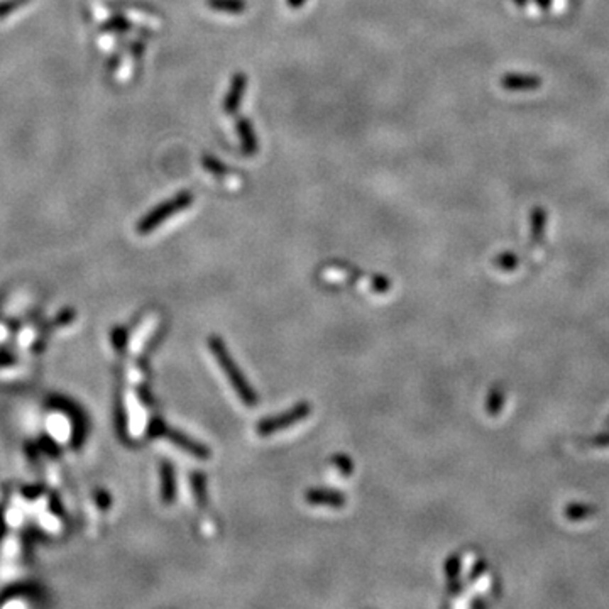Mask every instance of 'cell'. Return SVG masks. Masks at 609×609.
<instances>
[{
    "mask_svg": "<svg viewBox=\"0 0 609 609\" xmlns=\"http://www.w3.org/2000/svg\"><path fill=\"white\" fill-rule=\"evenodd\" d=\"M104 28L107 29V31H117V33H126V31L131 29V24L126 19H124L122 16H116V17H112V19H110L109 22H105Z\"/></svg>",
    "mask_w": 609,
    "mask_h": 609,
    "instance_id": "obj_20",
    "label": "cell"
},
{
    "mask_svg": "<svg viewBox=\"0 0 609 609\" xmlns=\"http://www.w3.org/2000/svg\"><path fill=\"white\" fill-rule=\"evenodd\" d=\"M332 462H334V466L337 467V469L341 471L344 476H351V472L354 471V464H352L351 459H349L347 456H342V454L341 456H335Z\"/></svg>",
    "mask_w": 609,
    "mask_h": 609,
    "instance_id": "obj_21",
    "label": "cell"
},
{
    "mask_svg": "<svg viewBox=\"0 0 609 609\" xmlns=\"http://www.w3.org/2000/svg\"><path fill=\"white\" fill-rule=\"evenodd\" d=\"M193 203V193L192 192H180L178 195L171 197L170 200L160 203L158 207H154V209L149 212V214H146L143 219H141V222L138 224V232L143 234H151L154 229L160 227L163 222H166L168 219L173 217L175 214H180V212L188 209L190 205Z\"/></svg>",
    "mask_w": 609,
    "mask_h": 609,
    "instance_id": "obj_2",
    "label": "cell"
},
{
    "mask_svg": "<svg viewBox=\"0 0 609 609\" xmlns=\"http://www.w3.org/2000/svg\"><path fill=\"white\" fill-rule=\"evenodd\" d=\"M212 11L225 12V14H241L247 9L246 0H207Z\"/></svg>",
    "mask_w": 609,
    "mask_h": 609,
    "instance_id": "obj_11",
    "label": "cell"
},
{
    "mask_svg": "<svg viewBox=\"0 0 609 609\" xmlns=\"http://www.w3.org/2000/svg\"><path fill=\"white\" fill-rule=\"evenodd\" d=\"M515 2H516V4H518V6H520V7H523V6H527V2H528V0H515Z\"/></svg>",
    "mask_w": 609,
    "mask_h": 609,
    "instance_id": "obj_26",
    "label": "cell"
},
{
    "mask_svg": "<svg viewBox=\"0 0 609 609\" xmlns=\"http://www.w3.org/2000/svg\"><path fill=\"white\" fill-rule=\"evenodd\" d=\"M461 569H462V560L459 555H452V557L445 562V574H447V577L452 582L457 581L459 574H461Z\"/></svg>",
    "mask_w": 609,
    "mask_h": 609,
    "instance_id": "obj_18",
    "label": "cell"
},
{
    "mask_svg": "<svg viewBox=\"0 0 609 609\" xmlns=\"http://www.w3.org/2000/svg\"><path fill=\"white\" fill-rule=\"evenodd\" d=\"M304 2H307V0H288V6L291 9H300L304 6Z\"/></svg>",
    "mask_w": 609,
    "mask_h": 609,
    "instance_id": "obj_24",
    "label": "cell"
},
{
    "mask_svg": "<svg viewBox=\"0 0 609 609\" xmlns=\"http://www.w3.org/2000/svg\"><path fill=\"white\" fill-rule=\"evenodd\" d=\"M202 165H203V168H205L207 171H209V173L214 175L215 178H217V176H219V178H224V176L229 173L227 168L224 166L222 161L217 160V158H214V156H209V154L202 158Z\"/></svg>",
    "mask_w": 609,
    "mask_h": 609,
    "instance_id": "obj_15",
    "label": "cell"
},
{
    "mask_svg": "<svg viewBox=\"0 0 609 609\" xmlns=\"http://www.w3.org/2000/svg\"><path fill=\"white\" fill-rule=\"evenodd\" d=\"M236 129H237V136H239L241 141V148L242 153L246 154V156H254L256 153H258L259 149V141L258 136H256L253 124L247 117H239L237 119L236 124Z\"/></svg>",
    "mask_w": 609,
    "mask_h": 609,
    "instance_id": "obj_7",
    "label": "cell"
},
{
    "mask_svg": "<svg viewBox=\"0 0 609 609\" xmlns=\"http://www.w3.org/2000/svg\"><path fill=\"white\" fill-rule=\"evenodd\" d=\"M310 413H312L310 403L303 401V403L295 405L293 408L288 410V412L275 415V417L263 418V420L256 425V432H258V435L261 437L273 435L276 434V432L285 430V428H290L291 425H295V423L304 420Z\"/></svg>",
    "mask_w": 609,
    "mask_h": 609,
    "instance_id": "obj_3",
    "label": "cell"
},
{
    "mask_svg": "<svg viewBox=\"0 0 609 609\" xmlns=\"http://www.w3.org/2000/svg\"><path fill=\"white\" fill-rule=\"evenodd\" d=\"M371 286H373L376 293H386L390 290V281L385 276H374L373 281H371Z\"/></svg>",
    "mask_w": 609,
    "mask_h": 609,
    "instance_id": "obj_22",
    "label": "cell"
},
{
    "mask_svg": "<svg viewBox=\"0 0 609 609\" xmlns=\"http://www.w3.org/2000/svg\"><path fill=\"white\" fill-rule=\"evenodd\" d=\"M596 513H598V506L589 505V503H571V505L564 508V516H566V520L574 523L586 522V520L594 518Z\"/></svg>",
    "mask_w": 609,
    "mask_h": 609,
    "instance_id": "obj_9",
    "label": "cell"
},
{
    "mask_svg": "<svg viewBox=\"0 0 609 609\" xmlns=\"http://www.w3.org/2000/svg\"><path fill=\"white\" fill-rule=\"evenodd\" d=\"M168 435H170V439L173 440L175 444H178L180 447H182L183 450H187V452L193 454V456H195V457H198V459L210 457L209 447H205V445L195 442V440H192V439H190V437L180 434V432H170V434H168Z\"/></svg>",
    "mask_w": 609,
    "mask_h": 609,
    "instance_id": "obj_10",
    "label": "cell"
},
{
    "mask_svg": "<svg viewBox=\"0 0 609 609\" xmlns=\"http://www.w3.org/2000/svg\"><path fill=\"white\" fill-rule=\"evenodd\" d=\"M304 500L308 505L313 506H329V508H342L346 506V494L332 491V489H308L304 493Z\"/></svg>",
    "mask_w": 609,
    "mask_h": 609,
    "instance_id": "obj_5",
    "label": "cell"
},
{
    "mask_svg": "<svg viewBox=\"0 0 609 609\" xmlns=\"http://www.w3.org/2000/svg\"><path fill=\"white\" fill-rule=\"evenodd\" d=\"M505 403H506L505 391H503L501 388H493L486 400V412L491 415V417H498V415L503 412V408H505Z\"/></svg>",
    "mask_w": 609,
    "mask_h": 609,
    "instance_id": "obj_12",
    "label": "cell"
},
{
    "mask_svg": "<svg viewBox=\"0 0 609 609\" xmlns=\"http://www.w3.org/2000/svg\"><path fill=\"white\" fill-rule=\"evenodd\" d=\"M501 87L510 92H532L542 87V80L537 75L508 73L501 78Z\"/></svg>",
    "mask_w": 609,
    "mask_h": 609,
    "instance_id": "obj_6",
    "label": "cell"
},
{
    "mask_svg": "<svg viewBox=\"0 0 609 609\" xmlns=\"http://www.w3.org/2000/svg\"><path fill=\"white\" fill-rule=\"evenodd\" d=\"M176 494L175 488V476H173V467L170 464L163 466V498L166 503H173Z\"/></svg>",
    "mask_w": 609,
    "mask_h": 609,
    "instance_id": "obj_13",
    "label": "cell"
},
{
    "mask_svg": "<svg viewBox=\"0 0 609 609\" xmlns=\"http://www.w3.org/2000/svg\"><path fill=\"white\" fill-rule=\"evenodd\" d=\"M606 425H608V427H609V418H608V420H606Z\"/></svg>",
    "mask_w": 609,
    "mask_h": 609,
    "instance_id": "obj_27",
    "label": "cell"
},
{
    "mask_svg": "<svg viewBox=\"0 0 609 609\" xmlns=\"http://www.w3.org/2000/svg\"><path fill=\"white\" fill-rule=\"evenodd\" d=\"M547 231V210L544 207H535L530 215V237H532V244L538 246L545 239Z\"/></svg>",
    "mask_w": 609,
    "mask_h": 609,
    "instance_id": "obj_8",
    "label": "cell"
},
{
    "mask_svg": "<svg viewBox=\"0 0 609 609\" xmlns=\"http://www.w3.org/2000/svg\"><path fill=\"white\" fill-rule=\"evenodd\" d=\"M247 90V77L244 73H236L234 75L231 87H229L227 95L224 99V112L227 116H234L241 107V102L244 99V94Z\"/></svg>",
    "mask_w": 609,
    "mask_h": 609,
    "instance_id": "obj_4",
    "label": "cell"
},
{
    "mask_svg": "<svg viewBox=\"0 0 609 609\" xmlns=\"http://www.w3.org/2000/svg\"><path fill=\"white\" fill-rule=\"evenodd\" d=\"M209 347L215 359L219 361L220 368H222L225 376H227L229 383H231L234 390H236L237 396L242 400V403H246L247 406H254L258 403V395H256L253 388H251L249 383H247L244 374H242L239 368H237L236 361H234L231 354L227 352V347H225L222 339H220L219 335H212L209 341Z\"/></svg>",
    "mask_w": 609,
    "mask_h": 609,
    "instance_id": "obj_1",
    "label": "cell"
},
{
    "mask_svg": "<svg viewBox=\"0 0 609 609\" xmlns=\"http://www.w3.org/2000/svg\"><path fill=\"white\" fill-rule=\"evenodd\" d=\"M29 0H0V21L6 19L12 12H16L17 9L26 6Z\"/></svg>",
    "mask_w": 609,
    "mask_h": 609,
    "instance_id": "obj_17",
    "label": "cell"
},
{
    "mask_svg": "<svg viewBox=\"0 0 609 609\" xmlns=\"http://www.w3.org/2000/svg\"><path fill=\"white\" fill-rule=\"evenodd\" d=\"M493 263H494V266L500 269V271L511 273L520 266V258L515 253H510V251H506V253L498 254L496 258H494Z\"/></svg>",
    "mask_w": 609,
    "mask_h": 609,
    "instance_id": "obj_14",
    "label": "cell"
},
{
    "mask_svg": "<svg viewBox=\"0 0 609 609\" xmlns=\"http://www.w3.org/2000/svg\"><path fill=\"white\" fill-rule=\"evenodd\" d=\"M486 569H488V566H486V562H484V560H478V562L474 564V567H472V571H471V581H476V579H479L481 576H483L484 572H486Z\"/></svg>",
    "mask_w": 609,
    "mask_h": 609,
    "instance_id": "obj_23",
    "label": "cell"
},
{
    "mask_svg": "<svg viewBox=\"0 0 609 609\" xmlns=\"http://www.w3.org/2000/svg\"><path fill=\"white\" fill-rule=\"evenodd\" d=\"M537 4H538V7L549 9L552 6V0H537Z\"/></svg>",
    "mask_w": 609,
    "mask_h": 609,
    "instance_id": "obj_25",
    "label": "cell"
},
{
    "mask_svg": "<svg viewBox=\"0 0 609 609\" xmlns=\"http://www.w3.org/2000/svg\"><path fill=\"white\" fill-rule=\"evenodd\" d=\"M584 445L589 449H609V432L591 437V439L584 440Z\"/></svg>",
    "mask_w": 609,
    "mask_h": 609,
    "instance_id": "obj_19",
    "label": "cell"
},
{
    "mask_svg": "<svg viewBox=\"0 0 609 609\" xmlns=\"http://www.w3.org/2000/svg\"><path fill=\"white\" fill-rule=\"evenodd\" d=\"M192 483H193V493H195L198 506H205L207 505V488H205L207 479H205V476H203L202 472H195V474H193V478H192Z\"/></svg>",
    "mask_w": 609,
    "mask_h": 609,
    "instance_id": "obj_16",
    "label": "cell"
}]
</instances>
